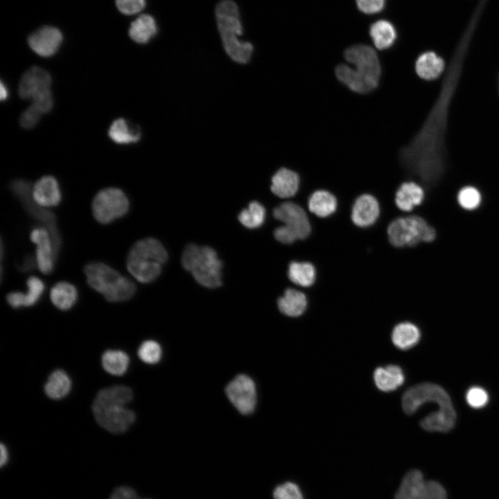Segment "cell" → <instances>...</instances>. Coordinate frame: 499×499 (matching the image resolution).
<instances>
[{
    "mask_svg": "<svg viewBox=\"0 0 499 499\" xmlns=\"http://www.w3.org/2000/svg\"><path fill=\"white\" fill-rule=\"evenodd\" d=\"M344 58L351 66L341 64L335 69L336 77L342 83L360 94L376 88L381 67L373 48L366 44L353 45L345 50Z\"/></svg>",
    "mask_w": 499,
    "mask_h": 499,
    "instance_id": "1",
    "label": "cell"
},
{
    "mask_svg": "<svg viewBox=\"0 0 499 499\" xmlns=\"http://www.w3.org/2000/svg\"><path fill=\"white\" fill-rule=\"evenodd\" d=\"M218 29L223 47L227 55L235 62L247 63L253 53V46L248 42H241L238 36L243 34L237 4L232 0H222L216 8Z\"/></svg>",
    "mask_w": 499,
    "mask_h": 499,
    "instance_id": "2",
    "label": "cell"
},
{
    "mask_svg": "<svg viewBox=\"0 0 499 499\" xmlns=\"http://www.w3.org/2000/svg\"><path fill=\"white\" fill-rule=\"evenodd\" d=\"M167 259L168 253L163 245L156 238H146L137 240L130 247L126 268L137 281L148 283L159 276L162 265Z\"/></svg>",
    "mask_w": 499,
    "mask_h": 499,
    "instance_id": "3",
    "label": "cell"
},
{
    "mask_svg": "<svg viewBox=\"0 0 499 499\" xmlns=\"http://www.w3.org/2000/svg\"><path fill=\"white\" fill-rule=\"evenodd\" d=\"M84 273L88 285L110 302L127 301L136 292V285L130 279L104 263L87 264Z\"/></svg>",
    "mask_w": 499,
    "mask_h": 499,
    "instance_id": "4",
    "label": "cell"
},
{
    "mask_svg": "<svg viewBox=\"0 0 499 499\" xmlns=\"http://www.w3.org/2000/svg\"><path fill=\"white\" fill-rule=\"evenodd\" d=\"M182 263L201 286L216 288L222 285V263L211 247L187 245L183 251Z\"/></svg>",
    "mask_w": 499,
    "mask_h": 499,
    "instance_id": "5",
    "label": "cell"
},
{
    "mask_svg": "<svg viewBox=\"0 0 499 499\" xmlns=\"http://www.w3.org/2000/svg\"><path fill=\"white\" fill-rule=\"evenodd\" d=\"M389 242L397 248L413 247L433 242L435 229L422 216L410 213L392 221L387 229Z\"/></svg>",
    "mask_w": 499,
    "mask_h": 499,
    "instance_id": "6",
    "label": "cell"
},
{
    "mask_svg": "<svg viewBox=\"0 0 499 499\" xmlns=\"http://www.w3.org/2000/svg\"><path fill=\"white\" fill-rule=\"evenodd\" d=\"M51 85L49 73L40 67L33 66L22 75L19 84V95L23 99L31 100L32 104L46 114L53 106Z\"/></svg>",
    "mask_w": 499,
    "mask_h": 499,
    "instance_id": "7",
    "label": "cell"
},
{
    "mask_svg": "<svg viewBox=\"0 0 499 499\" xmlns=\"http://www.w3.org/2000/svg\"><path fill=\"white\" fill-rule=\"evenodd\" d=\"M437 404L443 412H455L448 393L440 386L430 383H423L407 389L402 396V408L408 414L414 413L425 403Z\"/></svg>",
    "mask_w": 499,
    "mask_h": 499,
    "instance_id": "8",
    "label": "cell"
},
{
    "mask_svg": "<svg viewBox=\"0 0 499 499\" xmlns=\"http://www.w3.org/2000/svg\"><path fill=\"white\" fill-rule=\"evenodd\" d=\"M129 207V200L125 193L114 187L101 189L96 194L91 202L93 216L103 225L109 224L124 216Z\"/></svg>",
    "mask_w": 499,
    "mask_h": 499,
    "instance_id": "9",
    "label": "cell"
},
{
    "mask_svg": "<svg viewBox=\"0 0 499 499\" xmlns=\"http://www.w3.org/2000/svg\"><path fill=\"white\" fill-rule=\"evenodd\" d=\"M394 499H447V493L439 482L425 480L420 471L412 469L403 476Z\"/></svg>",
    "mask_w": 499,
    "mask_h": 499,
    "instance_id": "10",
    "label": "cell"
},
{
    "mask_svg": "<svg viewBox=\"0 0 499 499\" xmlns=\"http://www.w3.org/2000/svg\"><path fill=\"white\" fill-rule=\"evenodd\" d=\"M10 189L21 200L27 211L45 225V228L51 234L57 256L60 248L61 239L56 227L55 215L49 211L44 209V207L37 205L33 201L32 187H30V184L28 182L23 180H16L11 182Z\"/></svg>",
    "mask_w": 499,
    "mask_h": 499,
    "instance_id": "11",
    "label": "cell"
},
{
    "mask_svg": "<svg viewBox=\"0 0 499 499\" xmlns=\"http://www.w3.org/2000/svg\"><path fill=\"white\" fill-rule=\"evenodd\" d=\"M225 394L241 414L249 415L255 410L257 392L256 383L250 376L244 374L237 375L227 384Z\"/></svg>",
    "mask_w": 499,
    "mask_h": 499,
    "instance_id": "12",
    "label": "cell"
},
{
    "mask_svg": "<svg viewBox=\"0 0 499 499\" xmlns=\"http://www.w3.org/2000/svg\"><path fill=\"white\" fill-rule=\"evenodd\" d=\"M273 216L282 222L297 240L306 238L311 232V225L306 211L294 202H286L277 206L274 209Z\"/></svg>",
    "mask_w": 499,
    "mask_h": 499,
    "instance_id": "13",
    "label": "cell"
},
{
    "mask_svg": "<svg viewBox=\"0 0 499 499\" xmlns=\"http://www.w3.org/2000/svg\"><path fill=\"white\" fill-rule=\"evenodd\" d=\"M125 405H110L92 410L97 423L106 430L115 433H123L135 421V414Z\"/></svg>",
    "mask_w": 499,
    "mask_h": 499,
    "instance_id": "14",
    "label": "cell"
},
{
    "mask_svg": "<svg viewBox=\"0 0 499 499\" xmlns=\"http://www.w3.org/2000/svg\"><path fill=\"white\" fill-rule=\"evenodd\" d=\"M62 40V33L58 28L44 26L28 36V44L38 55L50 57L58 51Z\"/></svg>",
    "mask_w": 499,
    "mask_h": 499,
    "instance_id": "15",
    "label": "cell"
},
{
    "mask_svg": "<svg viewBox=\"0 0 499 499\" xmlns=\"http://www.w3.org/2000/svg\"><path fill=\"white\" fill-rule=\"evenodd\" d=\"M30 239L36 245L35 258L40 271L44 274L51 273L56 255L49 231L45 227L35 228L30 232Z\"/></svg>",
    "mask_w": 499,
    "mask_h": 499,
    "instance_id": "16",
    "label": "cell"
},
{
    "mask_svg": "<svg viewBox=\"0 0 499 499\" xmlns=\"http://www.w3.org/2000/svg\"><path fill=\"white\" fill-rule=\"evenodd\" d=\"M380 213L379 204L371 195L365 193L355 200L351 213L352 222L359 227H367L377 220Z\"/></svg>",
    "mask_w": 499,
    "mask_h": 499,
    "instance_id": "17",
    "label": "cell"
},
{
    "mask_svg": "<svg viewBox=\"0 0 499 499\" xmlns=\"http://www.w3.org/2000/svg\"><path fill=\"white\" fill-rule=\"evenodd\" d=\"M32 198L33 201L42 207L58 205L62 195L57 180L51 175L40 178L32 186Z\"/></svg>",
    "mask_w": 499,
    "mask_h": 499,
    "instance_id": "18",
    "label": "cell"
},
{
    "mask_svg": "<svg viewBox=\"0 0 499 499\" xmlns=\"http://www.w3.org/2000/svg\"><path fill=\"white\" fill-rule=\"evenodd\" d=\"M426 191L423 187L414 181L403 182L395 193V204L402 212L410 213L422 204Z\"/></svg>",
    "mask_w": 499,
    "mask_h": 499,
    "instance_id": "19",
    "label": "cell"
},
{
    "mask_svg": "<svg viewBox=\"0 0 499 499\" xmlns=\"http://www.w3.org/2000/svg\"><path fill=\"white\" fill-rule=\"evenodd\" d=\"M299 177L295 171L281 168L272 177L271 191L281 198L294 196L299 190Z\"/></svg>",
    "mask_w": 499,
    "mask_h": 499,
    "instance_id": "20",
    "label": "cell"
},
{
    "mask_svg": "<svg viewBox=\"0 0 499 499\" xmlns=\"http://www.w3.org/2000/svg\"><path fill=\"white\" fill-rule=\"evenodd\" d=\"M132 389L124 385H115L103 389L97 394L92 410L100 409L110 405H125L132 399Z\"/></svg>",
    "mask_w": 499,
    "mask_h": 499,
    "instance_id": "21",
    "label": "cell"
},
{
    "mask_svg": "<svg viewBox=\"0 0 499 499\" xmlns=\"http://www.w3.org/2000/svg\"><path fill=\"white\" fill-rule=\"evenodd\" d=\"M279 311L288 317H296L301 315L307 307L306 295L294 288H287L283 295L277 300Z\"/></svg>",
    "mask_w": 499,
    "mask_h": 499,
    "instance_id": "22",
    "label": "cell"
},
{
    "mask_svg": "<svg viewBox=\"0 0 499 499\" xmlns=\"http://www.w3.org/2000/svg\"><path fill=\"white\" fill-rule=\"evenodd\" d=\"M374 380L376 387L383 392H392L403 385L405 376L398 365H389L379 367L374 372Z\"/></svg>",
    "mask_w": 499,
    "mask_h": 499,
    "instance_id": "23",
    "label": "cell"
},
{
    "mask_svg": "<svg viewBox=\"0 0 499 499\" xmlns=\"http://www.w3.org/2000/svg\"><path fill=\"white\" fill-rule=\"evenodd\" d=\"M157 30L155 18L150 15L143 14L131 23L128 35L136 43L146 44L156 35Z\"/></svg>",
    "mask_w": 499,
    "mask_h": 499,
    "instance_id": "24",
    "label": "cell"
},
{
    "mask_svg": "<svg viewBox=\"0 0 499 499\" xmlns=\"http://www.w3.org/2000/svg\"><path fill=\"white\" fill-rule=\"evenodd\" d=\"M444 67V61L432 51L422 53L418 57L415 63L417 75L426 80H432L439 77Z\"/></svg>",
    "mask_w": 499,
    "mask_h": 499,
    "instance_id": "25",
    "label": "cell"
},
{
    "mask_svg": "<svg viewBox=\"0 0 499 499\" xmlns=\"http://www.w3.org/2000/svg\"><path fill=\"white\" fill-rule=\"evenodd\" d=\"M335 197L326 190H317L308 198V210L319 218H326L332 215L337 209Z\"/></svg>",
    "mask_w": 499,
    "mask_h": 499,
    "instance_id": "26",
    "label": "cell"
},
{
    "mask_svg": "<svg viewBox=\"0 0 499 499\" xmlns=\"http://www.w3.org/2000/svg\"><path fill=\"white\" fill-rule=\"evenodd\" d=\"M421 338L419 329L413 323L403 322L394 326L392 333L393 344L402 350H407L417 344Z\"/></svg>",
    "mask_w": 499,
    "mask_h": 499,
    "instance_id": "27",
    "label": "cell"
},
{
    "mask_svg": "<svg viewBox=\"0 0 499 499\" xmlns=\"http://www.w3.org/2000/svg\"><path fill=\"white\" fill-rule=\"evenodd\" d=\"M369 35L375 47L379 50L389 48L396 39V31L394 25L384 19L378 20L371 25Z\"/></svg>",
    "mask_w": 499,
    "mask_h": 499,
    "instance_id": "28",
    "label": "cell"
},
{
    "mask_svg": "<svg viewBox=\"0 0 499 499\" xmlns=\"http://www.w3.org/2000/svg\"><path fill=\"white\" fill-rule=\"evenodd\" d=\"M50 299L52 304L58 309L62 310H69L77 301V289L69 282H58L51 289Z\"/></svg>",
    "mask_w": 499,
    "mask_h": 499,
    "instance_id": "29",
    "label": "cell"
},
{
    "mask_svg": "<svg viewBox=\"0 0 499 499\" xmlns=\"http://www.w3.org/2000/svg\"><path fill=\"white\" fill-rule=\"evenodd\" d=\"M288 277L296 285L310 287L315 281L316 270L310 262L292 261L288 265Z\"/></svg>",
    "mask_w": 499,
    "mask_h": 499,
    "instance_id": "30",
    "label": "cell"
},
{
    "mask_svg": "<svg viewBox=\"0 0 499 499\" xmlns=\"http://www.w3.org/2000/svg\"><path fill=\"white\" fill-rule=\"evenodd\" d=\"M108 135L113 141L119 144L136 143L141 138L139 128H133L122 118L112 122L108 130Z\"/></svg>",
    "mask_w": 499,
    "mask_h": 499,
    "instance_id": "31",
    "label": "cell"
},
{
    "mask_svg": "<svg viewBox=\"0 0 499 499\" xmlns=\"http://www.w3.org/2000/svg\"><path fill=\"white\" fill-rule=\"evenodd\" d=\"M71 387L69 376L61 369L53 371L44 385L46 394L52 399H60L68 394Z\"/></svg>",
    "mask_w": 499,
    "mask_h": 499,
    "instance_id": "32",
    "label": "cell"
},
{
    "mask_svg": "<svg viewBox=\"0 0 499 499\" xmlns=\"http://www.w3.org/2000/svg\"><path fill=\"white\" fill-rule=\"evenodd\" d=\"M455 420V413H446L437 410L423 418L420 424L427 431L445 432L453 428Z\"/></svg>",
    "mask_w": 499,
    "mask_h": 499,
    "instance_id": "33",
    "label": "cell"
},
{
    "mask_svg": "<svg viewBox=\"0 0 499 499\" xmlns=\"http://www.w3.org/2000/svg\"><path fill=\"white\" fill-rule=\"evenodd\" d=\"M130 359L128 356L119 350H107L102 356L104 369L114 376H121L126 372Z\"/></svg>",
    "mask_w": 499,
    "mask_h": 499,
    "instance_id": "34",
    "label": "cell"
},
{
    "mask_svg": "<svg viewBox=\"0 0 499 499\" xmlns=\"http://www.w3.org/2000/svg\"><path fill=\"white\" fill-rule=\"evenodd\" d=\"M238 219L240 222L247 228H258L261 227L265 221V207L261 203L253 201L250 203L247 208L240 211Z\"/></svg>",
    "mask_w": 499,
    "mask_h": 499,
    "instance_id": "35",
    "label": "cell"
},
{
    "mask_svg": "<svg viewBox=\"0 0 499 499\" xmlns=\"http://www.w3.org/2000/svg\"><path fill=\"white\" fill-rule=\"evenodd\" d=\"M457 202L462 209L473 211L480 207L482 195L481 191L474 186H464L457 193Z\"/></svg>",
    "mask_w": 499,
    "mask_h": 499,
    "instance_id": "36",
    "label": "cell"
},
{
    "mask_svg": "<svg viewBox=\"0 0 499 499\" xmlns=\"http://www.w3.org/2000/svg\"><path fill=\"white\" fill-rule=\"evenodd\" d=\"M139 358L145 363L155 365L159 362L162 356L160 344L155 340H146L138 349Z\"/></svg>",
    "mask_w": 499,
    "mask_h": 499,
    "instance_id": "37",
    "label": "cell"
},
{
    "mask_svg": "<svg viewBox=\"0 0 499 499\" xmlns=\"http://www.w3.org/2000/svg\"><path fill=\"white\" fill-rule=\"evenodd\" d=\"M28 290L25 293L24 306L28 307L35 305L44 292L45 286L44 282L37 277H30L26 281Z\"/></svg>",
    "mask_w": 499,
    "mask_h": 499,
    "instance_id": "38",
    "label": "cell"
},
{
    "mask_svg": "<svg viewBox=\"0 0 499 499\" xmlns=\"http://www.w3.org/2000/svg\"><path fill=\"white\" fill-rule=\"evenodd\" d=\"M274 499H304L303 494L294 482H286L278 485L273 491Z\"/></svg>",
    "mask_w": 499,
    "mask_h": 499,
    "instance_id": "39",
    "label": "cell"
},
{
    "mask_svg": "<svg viewBox=\"0 0 499 499\" xmlns=\"http://www.w3.org/2000/svg\"><path fill=\"white\" fill-rule=\"evenodd\" d=\"M466 399L469 405L472 408H481L487 403L489 396L484 389L473 387L468 390Z\"/></svg>",
    "mask_w": 499,
    "mask_h": 499,
    "instance_id": "40",
    "label": "cell"
},
{
    "mask_svg": "<svg viewBox=\"0 0 499 499\" xmlns=\"http://www.w3.org/2000/svg\"><path fill=\"white\" fill-rule=\"evenodd\" d=\"M42 114H44L37 107L31 104L22 112L19 118L20 125L26 129L33 128L38 123Z\"/></svg>",
    "mask_w": 499,
    "mask_h": 499,
    "instance_id": "41",
    "label": "cell"
},
{
    "mask_svg": "<svg viewBox=\"0 0 499 499\" xmlns=\"http://www.w3.org/2000/svg\"><path fill=\"white\" fill-rule=\"evenodd\" d=\"M117 9L123 15H132L143 10L146 0H115Z\"/></svg>",
    "mask_w": 499,
    "mask_h": 499,
    "instance_id": "42",
    "label": "cell"
},
{
    "mask_svg": "<svg viewBox=\"0 0 499 499\" xmlns=\"http://www.w3.org/2000/svg\"><path fill=\"white\" fill-rule=\"evenodd\" d=\"M386 0H356L358 9L365 14L380 12L385 6Z\"/></svg>",
    "mask_w": 499,
    "mask_h": 499,
    "instance_id": "43",
    "label": "cell"
},
{
    "mask_svg": "<svg viewBox=\"0 0 499 499\" xmlns=\"http://www.w3.org/2000/svg\"><path fill=\"white\" fill-rule=\"evenodd\" d=\"M109 499H150L142 498L137 494L131 487L122 486L116 488L112 493Z\"/></svg>",
    "mask_w": 499,
    "mask_h": 499,
    "instance_id": "44",
    "label": "cell"
},
{
    "mask_svg": "<svg viewBox=\"0 0 499 499\" xmlns=\"http://www.w3.org/2000/svg\"><path fill=\"white\" fill-rule=\"evenodd\" d=\"M6 301L8 304L14 308L24 306L25 293L19 291L9 292L6 295Z\"/></svg>",
    "mask_w": 499,
    "mask_h": 499,
    "instance_id": "45",
    "label": "cell"
},
{
    "mask_svg": "<svg viewBox=\"0 0 499 499\" xmlns=\"http://www.w3.org/2000/svg\"><path fill=\"white\" fill-rule=\"evenodd\" d=\"M1 457H0V465L2 467L6 464L8 459V453L5 445L1 444L0 446Z\"/></svg>",
    "mask_w": 499,
    "mask_h": 499,
    "instance_id": "46",
    "label": "cell"
},
{
    "mask_svg": "<svg viewBox=\"0 0 499 499\" xmlns=\"http://www.w3.org/2000/svg\"><path fill=\"white\" fill-rule=\"evenodd\" d=\"M0 89H0L1 90V94H0L1 100H3L6 99L8 92V89H7L6 85L2 82H1Z\"/></svg>",
    "mask_w": 499,
    "mask_h": 499,
    "instance_id": "47",
    "label": "cell"
}]
</instances>
